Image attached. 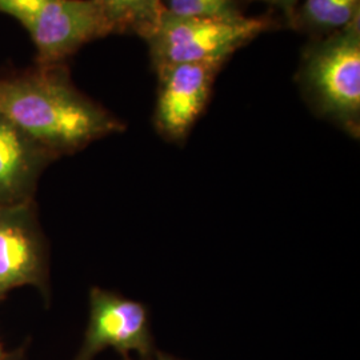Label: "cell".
<instances>
[{
    "label": "cell",
    "instance_id": "obj_4",
    "mask_svg": "<svg viewBox=\"0 0 360 360\" xmlns=\"http://www.w3.org/2000/svg\"><path fill=\"white\" fill-rule=\"evenodd\" d=\"M226 63H175L155 67L158 96L154 111L156 132L169 143L183 144L206 111L215 79Z\"/></svg>",
    "mask_w": 360,
    "mask_h": 360
},
{
    "label": "cell",
    "instance_id": "obj_13",
    "mask_svg": "<svg viewBox=\"0 0 360 360\" xmlns=\"http://www.w3.org/2000/svg\"><path fill=\"white\" fill-rule=\"evenodd\" d=\"M242 1H262V3L272 6V7H276L281 11H283L287 20H288L302 0H240V3Z\"/></svg>",
    "mask_w": 360,
    "mask_h": 360
},
{
    "label": "cell",
    "instance_id": "obj_11",
    "mask_svg": "<svg viewBox=\"0 0 360 360\" xmlns=\"http://www.w3.org/2000/svg\"><path fill=\"white\" fill-rule=\"evenodd\" d=\"M167 13L176 16L236 19L245 16L240 0H162Z\"/></svg>",
    "mask_w": 360,
    "mask_h": 360
},
{
    "label": "cell",
    "instance_id": "obj_16",
    "mask_svg": "<svg viewBox=\"0 0 360 360\" xmlns=\"http://www.w3.org/2000/svg\"><path fill=\"white\" fill-rule=\"evenodd\" d=\"M4 360H7V359H4Z\"/></svg>",
    "mask_w": 360,
    "mask_h": 360
},
{
    "label": "cell",
    "instance_id": "obj_6",
    "mask_svg": "<svg viewBox=\"0 0 360 360\" xmlns=\"http://www.w3.org/2000/svg\"><path fill=\"white\" fill-rule=\"evenodd\" d=\"M105 348L127 356L146 358L155 352L148 311L126 296L94 287L90 291V318L77 360H92Z\"/></svg>",
    "mask_w": 360,
    "mask_h": 360
},
{
    "label": "cell",
    "instance_id": "obj_2",
    "mask_svg": "<svg viewBox=\"0 0 360 360\" xmlns=\"http://www.w3.org/2000/svg\"><path fill=\"white\" fill-rule=\"evenodd\" d=\"M296 80L309 108L352 139L360 138V19L309 40Z\"/></svg>",
    "mask_w": 360,
    "mask_h": 360
},
{
    "label": "cell",
    "instance_id": "obj_9",
    "mask_svg": "<svg viewBox=\"0 0 360 360\" xmlns=\"http://www.w3.org/2000/svg\"><path fill=\"white\" fill-rule=\"evenodd\" d=\"M360 19V0H302L290 26L309 38H322Z\"/></svg>",
    "mask_w": 360,
    "mask_h": 360
},
{
    "label": "cell",
    "instance_id": "obj_3",
    "mask_svg": "<svg viewBox=\"0 0 360 360\" xmlns=\"http://www.w3.org/2000/svg\"><path fill=\"white\" fill-rule=\"evenodd\" d=\"M274 27L270 16L221 19L165 13L159 26L144 40L154 68L175 63H227L235 52Z\"/></svg>",
    "mask_w": 360,
    "mask_h": 360
},
{
    "label": "cell",
    "instance_id": "obj_7",
    "mask_svg": "<svg viewBox=\"0 0 360 360\" xmlns=\"http://www.w3.org/2000/svg\"><path fill=\"white\" fill-rule=\"evenodd\" d=\"M46 248L30 203L0 207V297L16 287L41 285Z\"/></svg>",
    "mask_w": 360,
    "mask_h": 360
},
{
    "label": "cell",
    "instance_id": "obj_1",
    "mask_svg": "<svg viewBox=\"0 0 360 360\" xmlns=\"http://www.w3.org/2000/svg\"><path fill=\"white\" fill-rule=\"evenodd\" d=\"M0 115L56 158L126 129L117 116L77 89L67 63L1 71Z\"/></svg>",
    "mask_w": 360,
    "mask_h": 360
},
{
    "label": "cell",
    "instance_id": "obj_15",
    "mask_svg": "<svg viewBox=\"0 0 360 360\" xmlns=\"http://www.w3.org/2000/svg\"><path fill=\"white\" fill-rule=\"evenodd\" d=\"M4 354H3V349H1V346H0V360H4Z\"/></svg>",
    "mask_w": 360,
    "mask_h": 360
},
{
    "label": "cell",
    "instance_id": "obj_12",
    "mask_svg": "<svg viewBox=\"0 0 360 360\" xmlns=\"http://www.w3.org/2000/svg\"><path fill=\"white\" fill-rule=\"evenodd\" d=\"M44 0H0V13L7 15L26 28Z\"/></svg>",
    "mask_w": 360,
    "mask_h": 360
},
{
    "label": "cell",
    "instance_id": "obj_10",
    "mask_svg": "<svg viewBox=\"0 0 360 360\" xmlns=\"http://www.w3.org/2000/svg\"><path fill=\"white\" fill-rule=\"evenodd\" d=\"M111 34H134L146 39L159 26L162 0H95Z\"/></svg>",
    "mask_w": 360,
    "mask_h": 360
},
{
    "label": "cell",
    "instance_id": "obj_14",
    "mask_svg": "<svg viewBox=\"0 0 360 360\" xmlns=\"http://www.w3.org/2000/svg\"><path fill=\"white\" fill-rule=\"evenodd\" d=\"M142 360H179L176 359V358H172V356H168V355H165V354H159V352H153L151 355H148V356H146V358H142Z\"/></svg>",
    "mask_w": 360,
    "mask_h": 360
},
{
    "label": "cell",
    "instance_id": "obj_8",
    "mask_svg": "<svg viewBox=\"0 0 360 360\" xmlns=\"http://www.w3.org/2000/svg\"><path fill=\"white\" fill-rule=\"evenodd\" d=\"M56 159L0 115V207L30 203L41 172Z\"/></svg>",
    "mask_w": 360,
    "mask_h": 360
},
{
    "label": "cell",
    "instance_id": "obj_5",
    "mask_svg": "<svg viewBox=\"0 0 360 360\" xmlns=\"http://www.w3.org/2000/svg\"><path fill=\"white\" fill-rule=\"evenodd\" d=\"M25 30L37 65L67 63L83 46L112 35L95 0H44Z\"/></svg>",
    "mask_w": 360,
    "mask_h": 360
}]
</instances>
